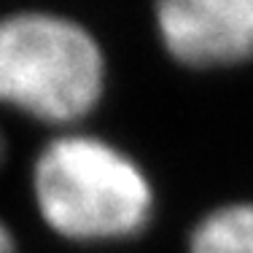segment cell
Instances as JSON below:
<instances>
[{
  "label": "cell",
  "instance_id": "obj_1",
  "mask_svg": "<svg viewBox=\"0 0 253 253\" xmlns=\"http://www.w3.org/2000/svg\"><path fill=\"white\" fill-rule=\"evenodd\" d=\"M35 200L51 229L70 240H119L151 215L140 167L97 137H59L35 165Z\"/></svg>",
  "mask_w": 253,
  "mask_h": 253
},
{
  "label": "cell",
  "instance_id": "obj_2",
  "mask_svg": "<svg viewBox=\"0 0 253 253\" xmlns=\"http://www.w3.org/2000/svg\"><path fill=\"white\" fill-rule=\"evenodd\" d=\"M102 84V51L76 22L35 11L0 22V102L68 124L97 105Z\"/></svg>",
  "mask_w": 253,
  "mask_h": 253
},
{
  "label": "cell",
  "instance_id": "obj_3",
  "mask_svg": "<svg viewBox=\"0 0 253 253\" xmlns=\"http://www.w3.org/2000/svg\"><path fill=\"white\" fill-rule=\"evenodd\" d=\"M156 27L167 54L189 68L253 57V0H159Z\"/></svg>",
  "mask_w": 253,
  "mask_h": 253
},
{
  "label": "cell",
  "instance_id": "obj_4",
  "mask_svg": "<svg viewBox=\"0 0 253 253\" xmlns=\"http://www.w3.org/2000/svg\"><path fill=\"white\" fill-rule=\"evenodd\" d=\"M191 253H253V205L213 210L191 234Z\"/></svg>",
  "mask_w": 253,
  "mask_h": 253
},
{
  "label": "cell",
  "instance_id": "obj_5",
  "mask_svg": "<svg viewBox=\"0 0 253 253\" xmlns=\"http://www.w3.org/2000/svg\"><path fill=\"white\" fill-rule=\"evenodd\" d=\"M0 253H14V240H11L5 224H0Z\"/></svg>",
  "mask_w": 253,
  "mask_h": 253
}]
</instances>
